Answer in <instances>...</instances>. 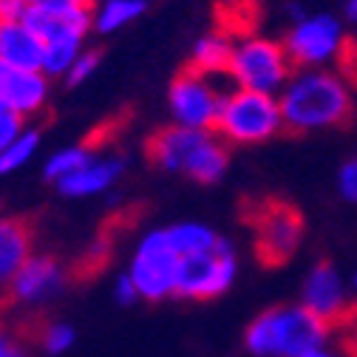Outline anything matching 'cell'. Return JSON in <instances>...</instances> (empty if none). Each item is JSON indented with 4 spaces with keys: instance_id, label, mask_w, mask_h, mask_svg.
<instances>
[{
    "instance_id": "6da1fadb",
    "label": "cell",
    "mask_w": 357,
    "mask_h": 357,
    "mask_svg": "<svg viewBox=\"0 0 357 357\" xmlns=\"http://www.w3.org/2000/svg\"><path fill=\"white\" fill-rule=\"evenodd\" d=\"M284 130L303 137L312 130H332L354 122L351 85L332 71L298 68L278 94Z\"/></svg>"
},
{
    "instance_id": "7a4b0ae2",
    "label": "cell",
    "mask_w": 357,
    "mask_h": 357,
    "mask_svg": "<svg viewBox=\"0 0 357 357\" xmlns=\"http://www.w3.org/2000/svg\"><path fill=\"white\" fill-rule=\"evenodd\" d=\"M332 326L315 312L301 306L266 309L247 326V349L261 357H298L303 351L321 349Z\"/></svg>"
},
{
    "instance_id": "3957f363",
    "label": "cell",
    "mask_w": 357,
    "mask_h": 357,
    "mask_svg": "<svg viewBox=\"0 0 357 357\" xmlns=\"http://www.w3.org/2000/svg\"><path fill=\"white\" fill-rule=\"evenodd\" d=\"M241 218L252 227V247L261 266H284L303 238V215L301 210L275 196H261L241 202Z\"/></svg>"
},
{
    "instance_id": "277c9868",
    "label": "cell",
    "mask_w": 357,
    "mask_h": 357,
    "mask_svg": "<svg viewBox=\"0 0 357 357\" xmlns=\"http://www.w3.org/2000/svg\"><path fill=\"white\" fill-rule=\"evenodd\" d=\"M284 130V116L275 94L233 88L225 97L213 133L227 145H258L270 142Z\"/></svg>"
},
{
    "instance_id": "5b68a950",
    "label": "cell",
    "mask_w": 357,
    "mask_h": 357,
    "mask_svg": "<svg viewBox=\"0 0 357 357\" xmlns=\"http://www.w3.org/2000/svg\"><path fill=\"white\" fill-rule=\"evenodd\" d=\"M295 74L284 43L266 37H238L233 46L227 77L236 88L261 94H278L287 79Z\"/></svg>"
},
{
    "instance_id": "8992f818",
    "label": "cell",
    "mask_w": 357,
    "mask_h": 357,
    "mask_svg": "<svg viewBox=\"0 0 357 357\" xmlns=\"http://www.w3.org/2000/svg\"><path fill=\"white\" fill-rule=\"evenodd\" d=\"M236 278V252L227 238H218L210 250L182 255L178 261L176 295L190 301H210L227 292Z\"/></svg>"
},
{
    "instance_id": "52a82bcc",
    "label": "cell",
    "mask_w": 357,
    "mask_h": 357,
    "mask_svg": "<svg viewBox=\"0 0 357 357\" xmlns=\"http://www.w3.org/2000/svg\"><path fill=\"white\" fill-rule=\"evenodd\" d=\"M178 261L182 255L176 252V247L170 244L167 230H153L148 233L139 247L137 255L130 261V281L137 284L139 298L148 301H162L176 295V278H178Z\"/></svg>"
},
{
    "instance_id": "ba28073f",
    "label": "cell",
    "mask_w": 357,
    "mask_h": 357,
    "mask_svg": "<svg viewBox=\"0 0 357 357\" xmlns=\"http://www.w3.org/2000/svg\"><path fill=\"white\" fill-rule=\"evenodd\" d=\"M227 94L218 91L215 77L199 74V71H193V68L185 66V71L170 82V94H167L173 122L176 125H185V128L213 130Z\"/></svg>"
},
{
    "instance_id": "9c48e42d",
    "label": "cell",
    "mask_w": 357,
    "mask_h": 357,
    "mask_svg": "<svg viewBox=\"0 0 357 357\" xmlns=\"http://www.w3.org/2000/svg\"><path fill=\"white\" fill-rule=\"evenodd\" d=\"M343 29L335 17L329 15H315V17H303L295 23V29L287 34L284 49L289 54L292 68H315L337 57L343 46Z\"/></svg>"
},
{
    "instance_id": "30bf717a",
    "label": "cell",
    "mask_w": 357,
    "mask_h": 357,
    "mask_svg": "<svg viewBox=\"0 0 357 357\" xmlns=\"http://www.w3.org/2000/svg\"><path fill=\"white\" fill-rule=\"evenodd\" d=\"M213 130H199V128H185V125H167L151 133V139L145 142V153L151 165L167 173H182L193 151L210 137Z\"/></svg>"
},
{
    "instance_id": "8fae6325",
    "label": "cell",
    "mask_w": 357,
    "mask_h": 357,
    "mask_svg": "<svg viewBox=\"0 0 357 357\" xmlns=\"http://www.w3.org/2000/svg\"><path fill=\"white\" fill-rule=\"evenodd\" d=\"M68 273L63 264L52 255H29V261L17 270V275L9 284V298L20 303H37L46 301L54 292L63 289Z\"/></svg>"
},
{
    "instance_id": "7c38bea8",
    "label": "cell",
    "mask_w": 357,
    "mask_h": 357,
    "mask_svg": "<svg viewBox=\"0 0 357 357\" xmlns=\"http://www.w3.org/2000/svg\"><path fill=\"white\" fill-rule=\"evenodd\" d=\"M349 298L343 289V281L335 270V264L321 261L312 266V273L303 281V306L309 312H315L318 318H324L329 326L340 321V315L349 309Z\"/></svg>"
},
{
    "instance_id": "4fadbf2b",
    "label": "cell",
    "mask_w": 357,
    "mask_h": 357,
    "mask_svg": "<svg viewBox=\"0 0 357 357\" xmlns=\"http://www.w3.org/2000/svg\"><path fill=\"white\" fill-rule=\"evenodd\" d=\"M0 100L6 102L9 111L20 114L23 119L43 111L49 100V77L43 71L15 68L0 63Z\"/></svg>"
},
{
    "instance_id": "5bb4252c",
    "label": "cell",
    "mask_w": 357,
    "mask_h": 357,
    "mask_svg": "<svg viewBox=\"0 0 357 357\" xmlns=\"http://www.w3.org/2000/svg\"><path fill=\"white\" fill-rule=\"evenodd\" d=\"M0 63L43 71V40L23 20H0Z\"/></svg>"
},
{
    "instance_id": "9a60e30c",
    "label": "cell",
    "mask_w": 357,
    "mask_h": 357,
    "mask_svg": "<svg viewBox=\"0 0 357 357\" xmlns=\"http://www.w3.org/2000/svg\"><path fill=\"white\" fill-rule=\"evenodd\" d=\"M34 230L26 218H0V289H9L17 270L29 261Z\"/></svg>"
},
{
    "instance_id": "2e32d148",
    "label": "cell",
    "mask_w": 357,
    "mask_h": 357,
    "mask_svg": "<svg viewBox=\"0 0 357 357\" xmlns=\"http://www.w3.org/2000/svg\"><path fill=\"white\" fill-rule=\"evenodd\" d=\"M125 170L122 159H91L85 167H79L77 173L66 176L57 182V190L68 199H82V196H97L102 190H108L111 185L119 182V176Z\"/></svg>"
},
{
    "instance_id": "e0dca14e",
    "label": "cell",
    "mask_w": 357,
    "mask_h": 357,
    "mask_svg": "<svg viewBox=\"0 0 357 357\" xmlns=\"http://www.w3.org/2000/svg\"><path fill=\"white\" fill-rule=\"evenodd\" d=\"M227 165H230L227 142L215 139V133H210V137L193 151V156L188 159L182 173L188 178H193V182H199V185H213L227 173Z\"/></svg>"
},
{
    "instance_id": "ac0fdd59",
    "label": "cell",
    "mask_w": 357,
    "mask_h": 357,
    "mask_svg": "<svg viewBox=\"0 0 357 357\" xmlns=\"http://www.w3.org/2000/svg\"><path fill=\"white\" fill-rule=\"evenodd\" d=\"M233 46H236V40L221 29L213 34H204L193 46V57H190L188 68H193L199 74H210V77H225L230 68Z\"/></svg>"
},
{
    "instance_id": "d6986e66",
    "label": "cell",
    "mask_w": 357,
    "mask_h": 357,
    "mask_svg": "<svg viewBox=\"0 0 357 357\" xmlns=\"http://www.w3.org/2000/svg\"><path fill=\"white\" fill-rule=\"evenodd\" d=\"M145 9H148V0H105L94 15V29L102 34L119 31L128 23L139 20L145 15Z\"/></svg>"
},
{
    "instance_id": "ffe728a7",
    "label": "cell",
    "mask_w": 357,
    "mask_h": 357,
    "mask_svg": "<svg viewBox=\"0 0 357 357\" xmlns=\"http://www.w3.org/2000/svg\"><path fill=\"white\" fill-rule=\"evenodd\" d=\"M167 236H170V244L176 247L178 255H193V252H202V250H210L218 236L204 227V225H193V221H188V225H173V227H165Z\"/></svg>"
},
{
    "instance_id": "44dd1931",
    "label": "cell",
    "mask_w": 357,
    "mask_h": 357,
    "mask_svg": "<svg viewBox=\"0 0 357 357\" xmlns=\"http://www.w3.org/2000/svg\"><path fill=\"white\" fill-rule=\"evenodd\" d=\"M82 52V40H54L43 43V74L46 77H63L77 54Z\"/></svg>"
},
{
    "instance_id": "7402d4cb",
    "label": "cell",
    "mask_w": 357,
    "mask_h": 357,
    "mask_svg": "<svg viewBox=\"0 0 357 357\" xmlns=\"http://www.w3.org/2000/svg\"><path fill=\"white\" fill-rule=\"evenodd\" d=\"M94 159V153H91V148H85V145H74V148H63V151H57L49 162H46V178L49 182H60V178H66V176H71V173H77L79 167H85L88 162Z\"/></svg>"
},
{
    "instance_id": "603a6c76",
    "label": "cell",
    "mask_w": 357,
    "mask_h": 357,
    "mask_svg": "<svg viewBox=\"0 0 357 357\" xmlns=\"http://www.w3.org/2000/svg\"><path fill=\"white\" fill-rule=\"evenodd\" d=\"M37 145H40V130H37V128L23 130V133H20V137H17V139H15L9 148L0 151V176L15 173L17 167H23V165H26V162L34 156Z\"/></svg>"
},
{
    "instance_id": "cb8c5ba5",
    "label": "cell",
    "mask_w": 357,
    "mask_h": 357,
    "mask_svg": "<svg viewBox=\"0 0 357 357\" xmlns=\"http://www.w3.org/2000/svg\"><path fill=\"white\" fill-rule=\"evenodd\" d=\"M100 60H102V54L97 49H82L77 54V60L71 63V68L66 71V82L68 85H82L88 77H94V71L100 68Z\"/></svg>"
},
{
    "instance_id": "d4e9b609",
    "label": "cell",
    "mask_w": 357,
    "mask_h": 357,
    "mask_svg": "<svg viewBox=\"0 0 357 357\" xmlns=\"http://www.w3.org/2000/svg\"><path fill=\"white\" fill-rule=\"evenodd\" d=\"M332 332L340 335V343L349 357H357V303H349V309L340 315V321L332 326Z\"/></svg>"
},
{
    "instance_id": "484cf974",
    "label": "cell",
    "mask_w": 357,
    "mask_h": 357,
    "mask_svg": "<svg viewBox=\"0 0 357 357\" xmlns=\"http://www.w3.org/2000/svg\"><path fill=\"white\" fill-rule=\"evenodd\" d=\"M40 340H43V346H46V351L60 354L74 343V329L66 326V324H49L46 329H43Z\"/></svg>"
},
{
    "instance_id": "4316f807",
    "label": "cell",
    "mask_w": 357,
    "mask_h": 357,
    "mask_svg": "<svg viewBox=\"0 0 357 357\" xmlns=\"http://www.w3.org/2000/svg\"><path fill=\"white\" fill-rule=\"evenodd\" d=\"M337 74L349 82V85H354L357 88V37H349V40H343V46H340V52H337Z\"/></svg>"
},
{
    "instance_id": "83f0119b",
    "label": "cell",
    "mask_w": 357,
    "mask_h": 357,
    "mask_svg": "<svg viewBox=\"0 0 357 357\" xmlns=\"http://www.w3.org/2000/svg\"><path fill=\"white\" fill-rule=\"evenodd\" d=\"M23 130H26V119L20 114H15V111L0 114V151L9 148Z\"/></svg>"
},
{
    "instance_id": "f1b7e54d",
    "label": "cell",
    "mask_w": 357,
    "mask_h": 357,
    "mask_svg": "<svg viewBox=\"0 0 357 357\" xmlns=\"http://www.w3.org/2000/svg\"><path fill=\"white\" fill-rule=\"evenodd\" d=\"M337 188H340V196L351 204H357V156H351L340 173H337Z\"/></svg>"
},
{
    "instance_id": "f546056e",
    "label": "cell",
    "mask_w": 357,
    "mask_h": 357,
    "mask_svg": "<svg viewBox=\"0 0 357 357\" xmlns=\"http://www.w3.org/2000/svg\"><path fill=\"white\" fill-rule=\"evenodd\" d=\"M31 0H0V20H23Z\"/></svg>"
},
{
    "instance_id": "4dcf8cb0",
    "label": "cell",
    "mask_w": 357,
    "mask_h": 357,
    "mask_svg": "<svg viewBox=\"0 0 357 357\" xmlns=\"http://www.w3.org/2000/svg\"><path fill=\"white\" fill-rule=\"evenodd\" d=\"M137 298H139L137 284L130 281V275H122V278L116 281V301H119V303H133Z\"/></svg>"
},
{
    "instance_id": "1f68e13d",
    "label": "cell",
    "mask_w": 357,
    "mask_h": 357,
    "mask_svg": "<svg viewBox=\"0 0 357 357\" xmlns=\"http://www.w3.org/2000/svg\"><path fill=\"white\" fill-rule=\"evenodd\" d=\"M0 357H26V351L17 346V340H12L9 335L0 332Z\"/></svg>"
},
{
    "instance_id": "d6a6232c",
    "label": "cell",
    "mask_w": 357,
    "mask_h": 357,
    "mask_svg": "<svg viewBox=\"0 0 357 357\" xmlns=\"http://www.w3.org/2000/svg\"><path fill=\"white\" fill-rule=\"evenodd\" d=\"M34 6H88L91 0H31Z\"/></svg>"
},
{
    "instance_id": "836d02e7",
    "label": "cell",
    "mask_w": 357,
    "mask_h": 357,
    "mask_svg": "<svg viewBox=\"0 0 357 357\" xmlns=\"http://www.w3.org/2000/svg\"><path fill=\"white\" fill-rule=\"evenodd\" d=\"M346 20L357 26V0H346Z\"/></svg>"
},
{
    "instance_id": "e575fe53",
    "label": "cell",
    "mask_w": 357,
    "mask_h": 357,
    "mask_svg": "<svg viewBox=\"0 0 357 357\" xmlns=\"http://www.w3.org/2000/svg\"><path fill=\"white\" fill-rule=\"evenodd\" d=\"M298 357H335V354H329V351H324V349H312V351H303V354H298Z\"/></svg>"
},
{
    "instance_id": "d590c367",
    "label": "cell",
    "mask_w": 357,
    "mask_h": 357,
    "mask_svg": "<svg viewBox=\"0 0 357 357\" xmlns=\"http://www.w3.org/2000/svg\"><path fill=\"white\" fill-rule=\"evenodd\" d=\"M3 111H9V108H6V102H3V100H0V114H3Z\"/></svg>"
},
{
    "instance_id": "8d00e7d4",
    "label": "cell",
    "mask_w": 357,
    "mask_h": 357,
    "mask_svg": "<svg viewBox=\"0 0 357 357\" xmlns=\"http://www.w3.org/2000/svg\"><path fill=\"white\" fill-rule=\"evenodd\" d=\"M354 287H357V275H354Z\"/></svg>"
}]
</instances>
